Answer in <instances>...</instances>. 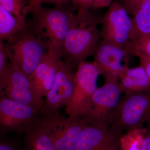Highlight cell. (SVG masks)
Here are the masks:
<instances>
[{
    "mask_svg": "<svg viewBox=\"0 0 150 150\" xmlns=\"http://www.w3.org/2000/svg\"><path fill=\"white\" fill-rule=\"evenodd\" d=\"M150 116V93H125L110 115L109 127L118 138L143 128Z\"/></svg>",
    "mask_w": 150,
    "mask_h": 150,
    "instance_id": "cell-3",
    "label": "cell"
},
{
    "mask_svg": "<svg viewBox=\"0 0 150 150\" xmlns=\"http://www.w3.org/2000/svg\"><path fill=\"white\" fill-rule=\"evenodd\" d=\"M130 54L126 48L102 40L94 53L93 62L100 75H112L119 79L129 68Z\"/></svg>",
    "mask_w": 150,
    "mask_h": 150,
    "instance_id": "cell-11",
    "label": "cell"
},
{
    "mask_svg": "<svg viewBox=\"0 0 150 150\" xmlns=\"http://www.w3.org/2000/svg\"><path fill=\"white\" fill-rule=\"evenodd\" d=\"M27 25V22L21 21L0 6V40L6 42L11 40Z\"/></svg>",
    "mask_w": 150,
    "mask_h": 150,
    "instance_id": "cell-17",
    "label": "cell"
},
{
    "mask_svg": "<svg viewBox=\"0 0 150 150\" xmlns=\"http://www.w3.org/2000/svg\"><path fill=\"white\" fill-rule=\"evenodd\" d=\"M11 64L10 70L1 96L6 97L15 101L29 105L41 111L33 94L28 76L14 64Z\"/></svg>",
    "mask_w": 150,
    "mask_h": 150,
    "instance_id": "cell-14",
    "label": "cell"
},
{
    "mask_svg": "<svg viewBox=\"0 0 150 150\" xmlns=\"http://www.w3.org/2000/svg\"><path fill=\"white\" fill-rule=\"evenodd\" d=\"M119 140L108 125L88 123L83 131L76 150H105L118 148Z\"/></svg>",
    "mask_w": 150,
    "mask_h": 150,
    "instance_id": "cell-13",
    "label": "cell"
},
{
    "mask_svg": "<svg viewBox=\"0 0 150 150\" xmlns=\"http://www.w3.org/2000/svg\"><path fill=\"white\" fill-rule=\"evenodd\" d=\"M128 13L122 4L112 2L101 19L103 40L128 50L134 35V25Z\"/></svg>",
    "mask_w": 150,
    "mask_h": 150,
    "instance_id": "cell-7",
    "label": "cell"
},
{
    "mask_svg": "<svg viewBox=\"0 0 150 150\" xmlns=\"http://www.w3.org/2000/svg\"><path fill=\"white\" fill-rule=\"evenodd\" d=\"M75 7L78 9L90 10L93 9V0H71Z\"/></svg>",
    "mask_w": 150,
    "mask_h": 150,
    "instance_id": "cell-25",
    "label": "cell"
},
{
    "mask_svg": "<svg viewBox=\"0 0 150 150\" xmlns=\"http://www.w3.org/2000/svg\"><path fill=\"white\" fill-rule=\"evenodd\" d=\"M150 0H123L122 5L128 13H133L134 11L143 3Z\"/></svg>",
    "mask_w": 150,
    "mask_h": 150,
    "instance_id": "cell-24",
    "label": "cell"
},
{
    "mask_svg": "<svg viewBox=\"0 0 150 150\" xmlns=\"http://www.w3.org/2000/svg\"><path fill=\"white\" fill-rule=\"evenodd\" d=\"M24 142L26 150H56L40 117L25 132Z\"/></svg>",
    "mask_w": 150,
    "mask_h": 150,
    "instance_id": "cell-16",
    "label": "cell"
},
{
    "mask_svg": "<svg viewBox=\"0 0 150 150\" xmlns=\"http://www.w3.org/2000/svg\"><path fill=\"white\" fill-rule=\"evenodd\" d=\"M30 13L32 18L27 22L29 27L46 43L48 51L63 57L64 43L76 15L74 11L68 5L52 8L40 5L34 8Z\"/></svg>",
    "mask_w": 150,
    "mask_h": 150,
    "instance_id": "cell-1",
    "label": "cell"
},
{
    "mask_svg": "<svg viewBox=\"0 0 150 150\" xmlns=\"http://www.w3.org/2000/svg\"><path fill=\"white\" fill-rule=\"evenodd\" d=\"M128 50L130 54L138 58H150V34L133 38Z\"/></svg>",
    "mask_w": 150,
    "mask_h": 150,
    "instance_id": "cell-20",
    "label": "cell"
},
{
    "mask_svg": "<svg viewBox=\"0 0 150 150\" xmlns=\"http://www.w3.org/2000/svg\"><path fill=\"white\" fill-rule=\"evenodd\" d=\"M70 0H29L27 5L23 11V15L25 18L31 10L37 6L41 5L42 4H51L55 6L68 5Z\"/></svg>",
    "mask_w": 150,
    "mask_h": 150,
    "instance_id": "cell-23",
    "label": "cell"
},
{
    "mask_svg": "<svg viewBox=\"0 0 150 150\" xmlns=\"http://www.w3.org/2000/svg\"><path fill=\"white\" fill-rule=\"evenodd\" d=\"M118 148H110V149H108L107 150H118Z\"/></svg>",
    "mask_w": 150,
    "mask_h": 150,
    "instance_id": "cell-31",
    "label": "cell"
},
{
    "mask_svg": "<svg viewBox=\"0 0 150 150\" xmlns=\"http://www.w3.org/2000/svg\"><path fill=\"white\" fill-rule=\"evenodd\" d=\"M104 77V83L94 93L89 109L84 118L89 123L109 126L110 115L119 103L122 92L117 77L111 75Z\"/></svg>",
    "mask_w": 150,
    "mask_h": 150,
    "instance_id": "cell-8",
    "label": "cell"
},
{
    "mask_svg": "<svg viewBox=\"0 0 150 150\" xmlns=\"http://www.w3.org/2000/svg\"><path fill=\"white\" fill-rule=\"evenodd\" d=\"M140 150H150V135H146Z\"/></svg>",
    "mask_w": 150,
    "mask_h": 150,
    "instance_id": "cell-28",
    "label": "cell"
},
{
    "mask_svg": "<svg viewBox=\"0 0 150 150\" xmlns=\"http://www.w3.org/2000/svg\"><path fill=\"white\" fill-rule=\"evenodd\" d=\"M62 58L54 51H48L47 56L28 77L33 94L41 110L44 102L43 98L46 97L55 82Z\"/></svg>",
    "mask_w": 150,
    "mask_h": 150,
    "instance_id": "cell-12",
    "label": "cell"
},
{
    "mask_svg": "<svg viewBox=\"0 0 150 150\" xmlns=\"http://www.w3.org/2000/svg\"><path fill=\"white\" fill-rule=\"evenodd\" d=\"M119 80L122 93H150V79L142 66L128 68Z\"/></svg>",
    "mask_w": 150,
    "mask_h": 150,
    "instance_id": "cell-15",
    "label": "cell"
},
{
    "mask_svg": "<svg viewBox=\"0 0 150 150\" xmlns=\"http://www.w3.org/2000/svg\"><path fill=\"white\" fill-rule=\"evenodd\" d=\"M0 150H21L18 146L11 142L1 141Z\"/></svg>",
    "mask_w": 150,
    "mask_h": 150,
    "instance_id": "cell-26",
    "label": "cell"
},
{
    "mask_svg": "<svg viewBox=\"0 0 150 150\" xmlns=\"http://www.w3.org/2000/svg\"><path fill=\"white\" fill-rule=\"evenodd\" d=\"M147 123H148V127L147 128V133L146 135H150V116Z\"/></svg>",
    "mask_w": 150,
    "mask_h": 150,
    "instance_id": "cell-29",
    "label": "cell"
},
{
    "mask_svg": "<svg viewBox=\"0 0 150 150\" xmlns=\"http://www.w3.org/2000/svg\"><path fill=\"white\" fill-rule=\"evenodd\" d=\"M101 19L87 10L78 9L75 15L63 49L67 62L74 68L93 55L100 38L98 25Z\"/></svg>",
    "mask_w": 150,
    "mask_h": 150,
    "instance_id": "cell-2",
    "label": "cell"
},
{
    "mask_svg": "<svg viewBox=\"0 0 150 150\" xmlns=\"http://www.w3.org/2000/svg\"><path fill=\"white\" fill-rule=\"evenodd\" d=\"M11 64L4 47V42L0 40V92L5 86L10 70Z\"/></svg>",
    "mask_w": 150,
    "mask_h": 150,
    "instance_id": "cell-22",
    "label": "cell"
},
{
    "mask_svg": "<svg viewBox=\"0 0 150 150\" xmlns=\"http://www.w3.org/2000/svg\"><path fill=\"white\" fill-rule=\"evenodd\" d=\"M133 38L150 34V1L142 4L132 14ZM132 38V39H133Z\"/></svg>",
    "mask_w": 150,
    "mask_h": 150,
    "instance_id": "cell-18",
    "label": "cell"
},
{
    "mask_svg": "<svg viewBox=\"0 0 150 150\" xmlns=\"http://www.w3.org/2000/svg\"><path fill=\"white\" fill-rule=\"evenodd\" d=\"M100 0H93V9H97Z\"/></svg>",
    "mask_w": 150,
    "mask_h": 150,
    "instance_id": "cell-30",
    "label": "cell"
},
{
    "mask_svg": "<svg viewBox=\"0 0 150 150\" xmlns=\"http://www.w3.org/2000/svg\"><path fill=\"white\" fill-rule=\"evenodd\" d=\"M40 112V110L29 105L1 96L0 123L4 129L25 133L39 118Z\"/></svg>",
    "mask_w": 150,
    "mask_h": 150,
    "instance_id": "cell-10",
    "label": "cell"
},
{
    "mask_svg": "<svg viewBox=\"0 0 150 150\" xmlns=\"http://www.w3.org/2000/svg\"><path fill=\"white\" fill-rule=\"evenodd\" d=\"M100 75L93 62H83L77 67L74 79L72 94L66 105L69 118H84L92 97L98 88V79Z\"/></svg>",
    "mask_w": 150,
    "mask_h": 150,
    "instance_id": "cell-5",
    "label": "cell"
},
{
    "mask_svg": "<svg viewBox=\"0 0 150 150\" xmlns=\"http://www.w3.org/2000/svg\"><path fill=\"white\" fill-rule=\"evenodd\" d=\"M140 66H142L148 74L150 79V58L140 57Z\"/></svg>",
    "mask_w": 150,
    "mask_h": 150,
    "instance_id": "cell-27",
    "label": "cell"
},
{
    "mask_svg": "<svg viewBox=\"0 0 150 150\" xmlns=\"http://www.w3.org/2000/svg\"><path fill=\"white\" fill-rule=\"evenodd\" d=\"M41 118L56 150H76L84 129L89 123L86 118L72 119L59 112Z\"/></svg>",
    "mask_w": 150,
    "mask_h": 150,
    "instance_id": "cell-6",
    "label": "cell"
},
{
    "mask_svg": "<svg viewBox=\"0 0 150 150\" xmlns=\"http://www.w3.org/2000/svg\"><path fill=\"white\" fill-rule=\"evenodd\" d=\"M4 47L10 63L28 77L48 52L46 43L35 35L28 23L18 35L4 43Z\"/></svg>",
    "mask_w": 150,
    "mask_h": 150,
    "instance_id": "cell-4",
    "label": "cell"
},
{
    "mask_svg": "<svg viewBox=\"0 0 150 150\" xmlns=\"http://www.w3.org/2000/svg\"><path fill=\"white\" fill-rule=\"evenodd\" d=\"M26 5L25 0H0V6L24 22L27 21L23 15V11Z\"/></svg>",
    "mask_w": 150,
    "mask_h": 150,
    "instance_id": "cell-21",
    "label": "cell"
},
{
    "mask_svg": "<svg viewBox=\"0 0 150 150\" xmlns=\"http://www.w3.org/2000/svg\"><path fill=\"white\" fill-rule=\"evenodd\" d=\"M147 133V129L131 130L123 134L120 138L121 150H140Z\"/></svg>",
    "mask_w": 150,
    "mask_h": 150,
    "instance_id": "cell-19",
    "label": "cell"
},
{
    "mask_svg": "<svg viewBox=\"0 0 150 150\" xmlns=\"http://www.w3.org/2000/svg\"><path fill=\"white\" fill-rule=\"evenodd\" d=\"M74 68L69 62L60 59L55 82L46 96L41 110L43 115L59 112L61 108L66 106L74 90Z\"/></svg>",
    "mask_w": 150,
    "mask_h": 150,
    "instance_id": "cell-9",
    "label": "cell"
}]
</instances>
